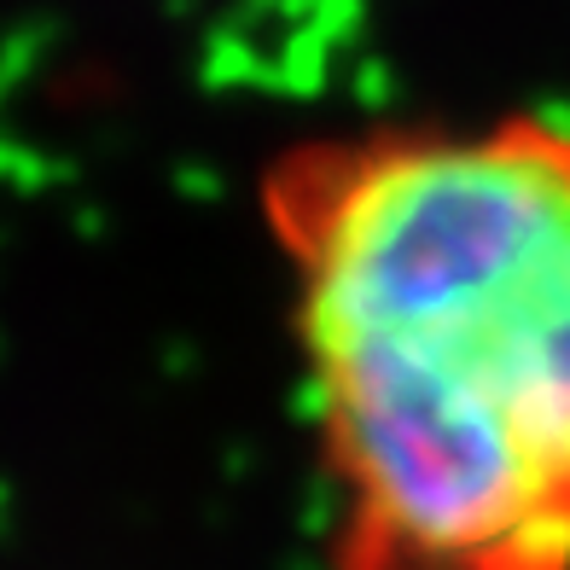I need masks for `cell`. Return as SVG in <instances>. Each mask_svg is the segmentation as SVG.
Here are the masks:
<instances>
[{
  "mask_svg": "<svg viewBox=\"0 0 570 570\" xmlns=\"http://www.w3.org/2000/svg\"><path fill=\"white\" fill-rule=\"evenodd\" d=\"M256 222L332 570H570V122L308 128Z\"/></svg>",
  "mask_w": 570,
  "mask_h": 570,
  "instance_id": "6da1fadb",
  "label": "cell"
}]
</instances>
